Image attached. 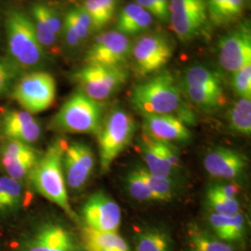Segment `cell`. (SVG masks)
<instances>
[{
	"label": "cell",
	"mask_w": 251,
	"mask_h": 251,
	"mask_svg": "<svg viewBox=\"0 0 251 251\" xmlns=\"http://www.w3.org/2000/svg\"><path fill=\"white\" fill-rule=\"evenodd\" d=\"M130 101L144 116H173L187 126L198 122L196 112L183 98L179 84L171 73H159L137 85L131 93Z\"/></svg>",
	"instance_id": "cell-1"
},
{
	"label": "cell",
	"mask_w": 251,
	"mask_h": 251,
	"mask_svg": "<svg viewBox=\"0 0 251 251\" xmlns=\"http://www.w3.org/2000/svg\"><path fill=\"white\" fill-rule=\"evenodd\" d=\"M66 146L62 139L50 144L39 157L28 179L42 197L62 208L72 219H77L69 202L63 173V153Z\"/></svg>",
	"instance_id": "cell-2"
},
{
	"label": "cell",
	"mask_w": 251,
	"mask_h": 251,
	"mask_svg": "<svg viewBox=\"0 0 251 251\" xmlns=\"http://www.w3.org/2000/svg\"><path fill=\"white\" fill-rule=\"evenodd\" d=\"M8 59L23 72L35 71L44 63L45 50L40 45L33 22L25 12L10 10L5 21Z\"/></svg>",
	"instance_id": "cell-3"
},
{
	"label": "cell",
	"mask_w": 251,
	"mask_h": 251,
	"mask_svg": "<svg viewBox=\"0 0 251 251\" xmlns=\"http://www.w3.org/2000/svg\"><path fill=\"white\" fill-rule=\"evenodd\" d=\"M102 120L101 102L78 90L66 100L53 117L52 123L55 128L63 132L98 134Z\"/></svg>",
	"instance_id": "cell-4"
},
{
	"label": "cell",
	"mask_w": 251,
	"mask_h": 251,
	"mask_svg": "<svg viewBox=\"0 0 251 251\" xmlns=\"http://www.w3.org/2000/svg\"><path fill=\"white\" fill-rule=\"evenodd\" d=\"M135 131L134 118L122 108L113 109L102 120L98 132L102 172H107L112 163L131 144Z\"/></svg>",
	"instance_id": "cell-5"
},
{
	"label": "cell",
	"mask_w": 251,
	"mask_h": 251,
	"mask_svg": "<svg viewBox=\"0 0 251 251\" xmlns=\"http://www.w3.org/2000/svg\"><path fill=\"white\" fill-rule=\"evenodd\" d=\"M10 93L23 110L36 115L53 104L56 98V81L50 73L45 71L24 73Z\"/></svg>",
	"instance_id": "cell-6"
},
{
	"label": "cell",
	"mask_w": 251,
	"mask_h": 251,
	"mask_svg": "<svg viewBox=\"0 0 251 251\" xmlns=\"http://www.w3.org/2000/svg\"><path fill=\"white\" fill-rule=\"evenodd\" d=\"M73 77L82 92L91 99L101 101L121 90L128 75L122 66L86 64L74 73Z\"/></svg>",
	"instance_id": "cell-7"
},
{
	"label": "cell",
	"mask_w": 251,
	"mask_h": 251,
	"mask_svg": "<svg viewBox=\"0 0 251 251\" xmlns=\"http://www.w3.org/2000/svg\"><path fill=\"white\" fill-rule=\"evenodd\" d=\"M171 28L179 40L187 42L203 36L209 22L205 0H170Z\"/></svg>",
	"instance_id": "cell-8"
},
{
	"label": "cell",
	"mask_w": 251,
	"mask_h": 251,
	"mask_svg": "<svg viewBox=\"0 0 251 251\" xmlns=\"http://www.w3.org/2000/svg\"><path fill=\"white\" fill-rule=\"evenodd\" d=\"M173 53V42L163 34H150L139 38L130 51L135 68L143 76L161 70Z\"/></svg>",
	"instance_id": "cell-9"
},
{
	"label": "cell",
	"mask_w": 251,
	"mask_h": 251,
	"mask_svg": "<svg viewBox=\"0 0 251 251\" xmlns=\"http://www.w3.org/2000/svg\"><path fill=\"white\" fill-rule=\"evenodd\" d=\"M219 62L227 72H236L251 63V30L244 23L223 36L218 43Z\"/></svg>",
	"instance_id": "cell-10"
},
{
	"label": "cell",
	"mask_w": 251,
	"mask_h": 251,
	"mask_svg": "<svg viewBox=\"0 0 251 251\" xmlns=\"http://www.w3.org/2000/svg\"><path fill=\"white\" fill-rule=\"evenodd\" d=\"M86 226L100 232H117L122 212L117 202L103 192H96L82 207Z\"/></svg>",
	"instance_id": "cell-11"
},
{
	"label": "cell",
	"mask_w": 251,
	"mask_h": 251,
	"mask_svg": "<svg viewBox=\"0 0 251 251\" xmlns=\"http://www.w3.org/2000/svg\"><path fill=\"white\" fill-rule=\"evenodd\" d=\"M131 43L127 36L109 31L100 34L90 46L86 54L87 64L104 66H121L131 51Z\"/></svg>",
	"instance_id": "cell-12"
},
{
	"label": "cell",
	"mask_w": 251,
	"mask_h": 251,
	"mask_svg": "<svg viewBox=\"0 0 251 251\" xmlns=\"http://www.w3.org/2000/svg\"><path fill=\"white\" fill-rule=\"evenodd\" d=\"M39 157L32 146L15 141L5 139L0 146V166L5 175L21 182L29 179Z\"/></svg>",
	"instance_id": "cell-13"
},
{
	"label": "cell",
	"mask_w": 251,
	"mask_h": 251,
	"mask_svg": "<svg viewBox=\"0 0 251 251\" xmlns=\"http://www.w3.org/2000/svg\"><path fill=\"white\" fill-rule=\"evenodd\" d=\"M63 167L66 185L75 191L81 190L87 184L94 171V154L86 144H69L63 153Z\"/></svg>",
	"instance_id": "cell-14"
},
{
	"label": "cell",
	"mask_w": 251,
	"mask_h": 251,
	"mask_svg": "<svg viewBox=\"0 0 251 251\" xmlns=\"http://www.w3.org/2000/svg\"><path fill=\"white\" fill-rule=\"evenodd\" d=\"M17 251H79V249L66 227L47 223L26 238Z\"/></svg>",
	"instance_id": "cell-15"
},
{
	"label": "cell",
	"mask_w": 251,
	"mask_h": 251,
	"mask_svg": "<svg viewBox=\"0 0 251 251\" xmlns=\"http://www.w3.org/2000/svg\"><path fill=\"white\" fill-rule=\"evenodd\" d=\"M141 150L146 164V171L157 177H172L179 168V154L173 144L153 140L143 134Z\"/></svg>",
	"instance_id": "cell-16"
},
{
	"label": "cell",
	"mask_w": 251,
	"mask_h": 251,
	"mask_svg": "<svg viewBox=\"0 0 251 251\" xmlns=\"http://www.w3.org/2000/svg\"><path fill=\"white\" fill-rule=\"evenodd\" d=\"M0 131L7 140L32 146L42 135L41 125L34 115L21 109H8L0 117Z\"/></svg>",
	"instance_id": "cell-17"
},
{
	"label": "cell",
	"mask_w": 251,
	"mask_h": 251,
	"mask_svg": "<svg viewBox=\"0 0 251 251\" xmlns=\"http://www.w3.org/2000/svg\"><path fill=\"white\" fill-rule=\"evenodd\" d=\"M247 167L245 156L237 151L218 146L204 157V168L212 178L230 180L240 177Z\"/></svg>",
	"instance_id": "cell-18"
},
{
	"label": "cell",
	"mask_w": 251,
	"mask_h": 251,
	"mask_svg": "<svg viewBox=\"0 0 251 251\" xmlns=\"http://www.w3.org/2000/svg\"><path fill=\"white\" fill-rule=\"evenodd\" d=\"M144 134L153 140L168 143H187L192 134L179 118L169 115H144Z\"/></svg>",
	"instance_id": "cell-19"
},
{
	"label": "cell",
	"mask_w": 251,
	"mask_h": 251,
	"mask_svg": "<svg viewBox=\"0 0 251 251\" xmlns=\"http://www.w3.org/2000/svg\"><path fill=\"white\" fill-rule=\"evenodd\" d=\"M207 222L212 233L221 240L232 245L243 241L246 233V220L242 212L233 216L209 212Z\"/></svg>",
	"instance_id": "cell-20"
},
{
	"label": "cell",
	"mask_w": 251,
	"mask_h": 251,
	"mask_svg": "<svg viewBox=\"0 0 251 251\" xmlns=\"http://www.w3.org/2000/svg\"><path fill=\"white\" fill-rule=\"evenodd\" d=\"M152 15L137 3H129L121 10L117 23V31L132 36L143 33L152 24Z\"/></svg>",
	"instance_id": "cell-21"
},
{
	"label": "cell",
	"mask_w": 251,
	"mask_h": 251,
	"mask_svg": "<svg viewBox=\"0 0 251 251\" xmlns=\"http://www.w3.org/2000/svg\"><path fill=\"white\" fill-rule=\"evenodd\" d=\"M186 239L189 251H234L232 245L221 240L212 232L197 224L188 225Z\"/></svg>",
	"instance_id": "cell-22"
},
{
	"label": "cell",
	"mask_w": 251,
	"mask_h": 251,
	"mask_svg": "<svg viewBox=\"0 0 251 251\" xmlns=\"http://www.w3.org/2000/svg\"><path fill=\"white\" fill-rule=\"evenodd\" d=\"M136 251H172L171 234L160 227H146L136 233Z\"/></svg>",
	"instance_id": "cell-23"
},
{
	"label": "cell",
	"mask_w": 251,
	"mask_h": 251,
	"mask_svg": "<svg viewBox=\"0 0 251 251\" xmlns=\"http://www.w3.org/2000/svg\"><path fill=\"white\" fill-rule=\"evenodd\" d=\"M182 85L199 87L217 93H224L222 81L219 75L204 65H194L188 68L183 75Z\"/></svg>",
	"instance_id": "cell-24"
},
{
	"label": "cell",
	"mask_w": 251,
	"mask_h": 251,
	"mask_svg": "<svg viewBox=\"0 0 251 251\" xmlns=\"http://www.w3.org/2000/svg\"><path fill=\"white\" fill-rule=\"evenodd\" d=\"M85 247H95L112 251H130L125 239L117 232H100L89 227L83 230Z\"/></svg>",
	"instance_id": "cell-25"
},
{
	"label": "cell",
	"mask_w": 251,
	"mask_h": 251,
	"mask_svg": "<svg viewBox=\"0 0 251 251\" xmlns=\"http://www.w3.org/2000/svg\"><path fill=\"white\" fill-rule=\"evenodd\" d=\"M118 0H85L82 9L90 16L95 32L111 22L117 10Z\"/></svg>",
	"instance_id": "cell-26"
},
{
	"label": "cell",
	"mask_w": 251,
	"mask_h": 251,
	"mask_svg": "<svg viewBox=\"0 0 251 251\" xmlns=\"http://www.w3.org/2000/svg\"><path fill=\"white\" fill-rule=\"evenodd\" d=\"M182 90L189 100L198 108L211 112L222 107L225 102V94L194 86L181 85Z\"/></svg>",
	"instance_id": "cell-27"
},
{
	"label": "cell",
	"mask_w": 251,
	"mask_h": 251,
	"mask_svg": "<svg viewBox=\"0 0 251 251\" xmlns=\"http://www.w3.org/2000/svg\"><path fill=\"white\" fill-rule=\"evenodd\" d=\"M230 127L238 134L251 136V99H240L235 101L229 111Z\"/></svg>",
	"instance_id": "cell-28"
},
{
	"label": "cell",
	"mask_w": 251,
	"mask_h": 251,
	"mask_svg": "<svg viewBox=\"0 0 251 251\" xmlns=\"http://www.w3.org/2000/svg\"><path fill=\"white\" fill-rule=\"evenodd\" d=\"M31 20L33 22L37 39L45 50H55L58 37L52 32L45 18L42 3H36L31 9Z\"/></svg>",
	"instance_id": "cell-29"
},
{
	"label": "cell",
	"mask_w": 251,
	"mask_h": 251,
	"mask_svg": "<svg viewBox=\"0 0 251 251\" xmlns=\"http://www.w3.org/2000/svg\"><path fill=\"white\" fill-rule=\"evenodd\" d=\"M126 188L129 196L140 202L155 201L145 177V169L136 168L129 171L125 179Z\"/></svg>",
	"instance_id": "cell-30"
},
{
	"label": "cell",
	"mask_w": 251,
	"mask_h": 251,
	"mask_svg": "<svg viewBox=\"0 0 251 251\" xmlns=\"http://www.w3.org/2000/svg\"><path fill=\"white\" fill-rule=\"evenodd\" d=\"M145 177L155 201H171L179 193L178 182L172 177H157L145 169Z\"/></svg>",
	"instance_id": "cell-31"
},
{
	"label": "cell",
	"mask_w": 251,
	"mask_h": 251,
	"mask_svg": "<svg viewBox=\"0 0 251 251\" xmlns=\"http://www.w3.org/2000/svg\"><path fill=\"white\" fill-rule=\"evenodd\" d=\"M206 203L209 211L221 215L233 216L241 212L239 201L235 199H229L219 196L214 192L206 189Z\"/></svg>",
	"instance_id": "cell-32"
},
{
	"label": "cell",
	"mask_w": 251,
	"mask_h": 251,
	"mask_svg": "<svg viewBox=\"0 0 251 251\" xmlns=\"http://www.w3.org/2000/svg\"><path fill=\"white\" fill-rule=\"evenodd\" d=\"M23 74L24 72L8 58H0V99L11 92Z\"/></svg>",
	"instance_id": "cell-33"
},
{
	"label": "cell",
	"mask_w": 251,
	"mask_h": 251,
	"mask_svg": "<svg viewBox=\"0 0 251 251\" xmlns=\"http://www.w3.org/2000/svg\"><path fill=\"white\" fill-rule=\"evenodd\" d=\"M0 187L4 192L9 202L10 211H14L24 202L23 183L16 179H11L6 175L0 176Z\"/></svg>",
	"instance_id": "cell-34"
},
{
	"label": "cell",
	"mask_w": 251,
	"mask_h": 251,
	"mask_svg": "<svg viewBox=\"0 0 251 251\" xmlns=\"http://www.w3.org/2000/svg\"><path fill=\"white\" fill-rule=\"evenodd\" d=\"M233 90L242 99H251V63L233 73Z\"/></svg>",
	"instance_id": "cell-35"
},
{
	"label": "cell",
	"mask_w": 251,
	"mask_h": 251,
	"mask_svg": "<svg viewBox=\"0 0 251 251\" xmlns=\"http://www.w3.org/2000/svg\"><path fill=\"white\" fill-rule=\"evenodd\" d=\"M247 6L248 0H225L222 25L230 24L240 18L245 9H247Z\"/></svg>",
	"instance_id": "cell-36"
},
{
	"label": "cell",
	"mask_w": 251,
	"mask_h": 251,
	"mask_svg": "<svg viewBox=\"0 0 251 251\" xmlns=\"http://www.w3.org/2000/svg\"><path fill=\"white\" fill-rule=\"evenodd\" d=\"M42 8L49 25L54 34L59 38L63 35V21H62L57 10L52 7L47 5L45 3H42Z\"/></svg>",
	"instance_id": "cell-37"
},
{
	"label": "cell",
	"mask_w": 251,
	"mask_h": 251,
	"mask_svg": "<svg viewBox=\"0 0 251 251\" xmlns=\"http://www.w3.org/2000/svg\"><path fill=\"white\" fill-rule=\"evenodd\" d=\"M207 189L218 194L219 196L229 199H235L240 193V186L235 182H216L210 184Z\"/></svg>",
	"instance_id": "cell-38"
},
{
	"label": "cell",
	"mask_w": 251,
	"mask_h": 251,
	"mask_svg": "<svg viewBox=\"0 0 251 251\" xmlns=\"http://www.w3.org/2000/svg\"><path fill=\"white\" fill-rule=\"evenodd\" d=\"M205 2L209 21L216 25H222L225 0H205Z\"/></svg>",
	"instance_id": "cell-39"
},
{
	"label": "cell",
	"mask_w": 251,
	"mask_h": 251,
	"mask_svg": "<svg viewBox=\"0 0 251 251\" xmlns=\"http://www.w3.org/2000/svg\"><path fill=\"white\" fill-rule=\"evenodd\" d=\"M63 38L66 42V45L71 49H77L82 45V41L78 36L75 34V32L73 30L72 27L69 25L64 20H63Z\"/></svg>",
	"instance_id": "cell-40"
},
{
	"label": "cell",
	"mask_w": 251,
	"mask_h": 251,
	"mask_svg": "<svg viewBox=\"0 0 251 251\" xmlns=\"http://www.w3.org/2000/svg\"><path fill=\"white\" fill-rule=\"evenodd\" d=\"M0 212H10L9 202L1 187H0Z\"/></svg>",
	"instance_id": "cell-41"
},
{
	"label": "cell",
	"mask_w": 251,
	"mask_h": 251,
	"mask_svg": "<svg viewBox=\"0 0 251 251\" xmlns=\"http://www.w3.org/2000/svg\"><path fill=\"white\" fill-rule=\"evenodd\" d=\"M152 3V5L155 7V9L157 10V14H158V20H160L163 23H168L167 20L164 17L163 13H162L161 7H160V0H150Z\"/></svg>",
	"instance_id": "cell-42"
},
{
	"label": "cell",
	"mask_w": 251,
	"mask_h": 251,
	"mask_svg": "<svg viewBox=\"0 0 251 251\" xmlns=\"http://www.w3.org/2000/svg\"><path fill=\"white\" fill-rule=\"evenodd\" d=\"M87 251H112L105 249H100V248H95V247H85Z\"/></svg>",
	"instance_id": "cell-43"
}]
</instances>
